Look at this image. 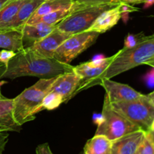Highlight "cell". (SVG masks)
<instances>
[{
	"label": "cell",
	"mask_w": 154,
	"mask_h": 154,
	"mask_svg": "<svg viewBox=\"0 0 154 154\" xmlns=\"http://www.w3.org/2000/svg\"><path fill=\"white\" fill-rule=\"evenodd\" d=\"M145 132L138 130L112 141L111 154H134L144 138Z\"/></svg>",
	"instance_id": "cell-13"
},
{
	"label": "cell",
	"mask_w": 154,
	"mask_h": 154,
	"mask_svg": "<svg viewBox=\"0 0 154 154\" xmlns=\"http://www.w3.org/2000/svg\"><path fill=\"white\" fill-rule=\"evenodd\" d=\"M113 109L137 125L144 132L150 130L154 119V105L147 95L132 101L111 103Z\"/></svg>",
	"instance_id": "cell-5"
},
{
	"label": "cell",
	"mask_w": 154,
	"mask_h": 154,
	"mask_svg": "<svg viewBox=\"0 0 154 154\" xmlns=\"http://www.w3.org/2000/svg\"><path fill=\"white\" fill-rule=\"evenodd\" d=\"M74 4L73 0H45L37 10L34 12L32 16L29 19L39 17L41 16L54 11L60 10L64 8H70Z\"/></svg>",
	"instance_id": "cell-20"
},
{
	"label": "cell",
	"mask_w": 154,
	"mask_h": 154,
	"mask_svg": "<svg viewBox=\"0 0 154 154\" xmlns=\"http://www.w3.org/2000/svg\"><path fill=\"white\" fill-rule=\"evenodd\" d=\"M137 152L139 154H154V144L147 132H145Z\"/></svg>",
	"instance_id": "cell-24"
},
{
	"label": "cell",
	"mask_w": 154,
	"mask_h": 154,
	"mask_svg": "<svg viewBox=\"0 0 154 154\" xmlns=\"http://www.w3.org/2000/svg\"><path fill=\"white\" fill-rule=\"evenodd\" d=\"M100 33L87 30L72 35L54 52L53 58L62 63L69 64L78 55L91 47Z\"/></svg>",
	"instance_id": "cell-7"
},
{
	"label": "cell",
	"mask_w": 154,
	"mask_h": 154,
	"mask_svg": "<svg viewBox=\"0 0 154 154\" xmlns=\"http://www.w3.org/2000/svg\"><path fill=\"white\" fill-rule=\"evenodd\" d=\"M145 65H148V66H151L152 68H154V58L153 60H150V61H147V63H145Z\"/></svg>",
	"instance_id": "cell-35"
},
{
	"label": "cell",
	"mask_w": 154,
	"mask_h": 154,
	"mask_svg": "<svg viewBox=\"0 0 154 154\" xmlns=\"http://www.w3.org/2000/svg\"><path fill=\"white\" fill-rule=\"evenodd\" d=\"M141 130V128L113 109L105 94L102 107V120L98 124L95 135H101L114 141L124 135ZM142 130V129H141Z\"/></svg>",
	"instance_id": "cell-4"
},
{
	"label": "cell",
	"mask_w": 154,
	"mask_h": 154,
	"mask_svg": "<svg viewBox=\"0 0 154 154\" xmlns=\"http://www.w3.org/2000/svg\"><path fill=\"white\" fill-rule=\"evenodd\" d=\"M63 102V99L60 96L52 93V92H48V94L45 96L42 102L41 111L42 110H53L54 108H57Z\"/></svg>",
	"instance_id": "cell-22"
},
{
	"label": "cell",
	"mask_w": 154,
	"mask_h": 154,
	"mask_svg": "<svg viewBox=\"0 0 154 154\" xmlns=\"http://www.w3.org/2000/svg\"><path fill=\"white\" fill-rule=\"evenodd\" d=\"M25 0H11L0 10V30L8 29L10 24Z\"/></svg>",
	"instance_id": "cell-19"
},
{
	"label": "cell",
	"mask_w": 154,
	"mask_h": 154,
	"mask_svg": "<svg viewBox=\"0 0 154 154\" xmlns=\"http://www.w3.org/2000/svg\"><path fill=\"white\" fill-rule=\"evenodd\" d=\"M36 154H53L51 151L50 146L48 143L42 144L36 147L35 150Z\"/></svg>",
	"instance_id": "cell-28"
},
{
	"label": "cell",
	"mask_w": 154,
	"mask_h": 154,
	"mask_svg": "<svg viewBox=\"0 0 154 154\" xmlns=\"http://www.w3.org/2000/svg\"><path fill=\"white\" fill-rule=\"evenodd\" d=\"M99 84L104 87L111 103L135 100L144 96L129 85L111 81L109 78H103Z\"/></svg>",
	"instance_id": "cell-9"
},
{
	"label": "cell",
	"mask_w": 154,
	"mask_h": 154,
	"mask_svg": "<svg viewBox=\"0 0 154 154\" xmlns=\"http://www.w3.org/2000/svg\"><path fill=\"white\" fill-rule=\"evenodd\" d=\"M144 80L148 87H154V68L144 75Z\"/></svg>",
	"instance_id": "cell-29"
},
{
	"label": "cell",
	"mask_w": 154,
	"mask_h": 154,
	"mask_svg": "<svg viewBox=\"0 0 154 154\" xmlns=\"http://www.w3.org/2000/svg\"><path fill=\"white\" fill-rule=\"evenodd\" d=\"M45 1V0H25L10 24L8 29L20 30Z\"/></svg>",
	"instance_id": "cell-16"
},
{
	"label": "cell",
	"mask_w": 154,
	"mask_h": 154,
	"mask_svg": "<svg viewBox=\"0 0 154 154\" xmlns=\"http://www.w3.org/2000/svg\"><path fill=\"white\" fill-rule=\"evenodd\" d=\"M117 0H75L72 5V11L83 7L102 4H119Z\"/></svg>",
	"instance_id": "cell-23"
},
{
	"label": "cell",
	"mask_w": 154,
	"mask_h": 154,
	"mask_svg": "<svg viewBox=\"0 0 154 154\" xmlns=\"http://www.w3.org/2000/svg\"><path fill=\"white\" fill-rule=\"evenodd\" d=\"M5 83H7V82H6V81H0V96H1V95H2V93H1V87H2V86L3 84H5Z\"/></svg>",
	"instance_id": "cell-36"
},
{
	"label": "cell",
	"mask_w": 154,
	"mask_h": 154,
	"mask_svg": "<svg viewBox=\"0 0 154 154\" xmlns=\"http://www.w3.org/2000/svg\"><path fill=\"white\" fill-rule=\"evenodd\" d=\"M81 154H84V152H82V153H81Z\"/></svg>",
	"instance_id": "cell-39"
},
{
	"label": "cell",
	"mask_w": 154,
	"mask_h": 154,
	"mask_svg": "<svg viewBox=\"0 0 154 154\" xmlns=\"http://www.w3.org/2000/svg\"><path fill=\"white\" fill-rule=\"evenodd\" d=\"M114 56L115 55L110 57H102L75 66L73 71L81 78V82L74 93V96L81 90L91 87L92 84L111 64L114 60Z\"/></svg>",
	"instance_id": "cell-8"
},
{
	"label": "cell",
	"mask_w": 154,
	"mask_h": 154,
	"mask_svg": "<svg viewBox=\"0 0 154 154\" xmlns=\"http://www.w3.org/2000/svg\"><path fill=\"white\" fill-rule=\"evenodd\" d=\"M10 1H11V0H0V10Z\"/></svg>",
	"instance_id": "cell-32"
},
{
	"label": "cell",
	"mask_w": 154,
	"mask_h": 154,
	"mask_svg": "<svg viewBox=\"0 0 154 154\" xmlns=\"http://www.w3.org/2000/svg\"><path fill=\"white\" fill-rule=\"evenodd\" d=\"M72 11V8H64L60 10L54 11L50 12L46 14L41 16L39 17L34 18V19H29L26 24H34L38 23H44L49 24V25L56 26L59 23L61 22L63 19L69 16Z\"/></svg>",
	"instance_id": "cell-21"
},
{
	"label": "cell",
	"mask_w": 154,
	"mask_h": 154,
	"mask_svg": "<svg viewBox=\"0 0 154 154\" xmlns=\"http://www.w3.org/2000/svg\"><path fill=\"white\" fill-rule=\"evenodd\" d=\"M134 154H139V153H138V152H136V153H134Z\"/></svg>",
	"instance_id": "cell-38"
},
{
	"label": "cell",
	"mask_w": 154,
	"mask_h": 154,
	"mask_svg": "<svg viewBox=\"0 0 154 154\" xmlns=\"http://www.w3.org/2000/svg\"><path fill=\"white\" fill-rule=\"evenodd\" d=\"M120 3H126L129 5H135L142 3L143 0H117Z\"/></svg>",
	"instance_id": "cell-30"
},
{
	"label": "cell",
	"mask_w": 154,
	"mask_h": 154,
	"mask_svg": "<svg viewBox=\"0 0 154 154\" xmlns=\"http://www.w3.org/2000/svg\"><path fill=\"white\" fill-rule=\"evenodd\" d=\"M142 3L144 4V8H149L154 4V0H143Z\"/></svg>",
	"instance_id": "cell-31"
},
{
	"label": "cell",
	"mask_w": 154,
	"mask_h": 154,
	"mask_svg": "<svg viewBox=\"0 0 154 154\" xmlns=\"http://www.w3.org/2000/svg\"><path fill=\"white\" fill-rule=\"evenodd\" d=\"M80 82L81 78L74 71L66 72L57 77L49 92L61 96L63 102H65L74 96Z\"/></svg>",
	"instance_id": "cell-11"
},
{
	"label": "cell",
	"mask_w": 154,
	"mask_h": 154,
	"mask_svg": "<svg viewBox=\"0 0 154 154\" xmlns=\"http://www.w3.org/2000/svg\"><path fill=\"white\" fill-rule=\"evenodd\" d=\"M147 133H148L149 136L150 137V138H151V140L153 141V144H154V131H151V130H149L147 131Z\"/></svg>",
	"instance_id": "cell-34"
},
{
	"label": "cell",
	"mask_w": 154,
	"mask_h": 154,
	"mask_svg": "<svg viewBox=\"0 0 154 154\" xmlns=\"http://www.w3.org/2000/svg\"><path fill=\"white\" fill-rule=\"evenodd\" d=\"M150 130L154 131V119H153V123H152V124H151V126H150Z\"/></svg>",
	"instance_id": "cell-37"
},
{
	"label": "cell",
	"mask_w": 154,
	"mask_h": 154,
	"mask_svg": "<svg viewBox=\"0 0 154 154\" xmlns=\"http://www.w3.org/2000/svg\"><path fill=\"white\" fill-rule=\"evenodd\" d=\"M0 48L15 52L24 49L20 30H0Z\"/></svg>",
	"instance_id": "cell-17"
},
{
	"label": "cell",
	"mask_w": 154,
	"mask_h": 154,
	"mask_svg": "<svg viewBox=\"0 0 154 154\" xmlns=\"http://www.w3.org/2000/svg\"><path fill=\"white\" fill-rule=\"evenodd\" d=\"M118 4H102L83 7L72 13L56 25V28L71 35L90 29L98 17Z\"/></svg>",
	"instance_id": "cell-6"
},
{
	"label": "cell",
	"mask_w": 154,
	"mask_h": 154,
	"mask_svg": "<svg viewBox=\"0 0 154 154\" xmlns=\"http://www.w3.org/2000/svg\"><path fill=\"white\" fill-rule=\"evenodd\" d=\"M56 78L57 77L41 78L14 99V118L18 125L22 126L35 118V114L41 111L44 98L50 91Z\"/></svg>",
	"instance_id": "cell-3"
},
{
	"label": "cell",
	"mask_w": 154,
	"mask_h": 154,
	"mask_svg": "<svg viewBox=\"0 0 154 154\" xmlns=\"http://www.w3.org/2000/svg\"><path fill=\"white\" fill-rule=\"evenodd\" d=\"M74 66L62 63L54 58H43L29 48L17 51L7 65H0V80L24 76L52 78L73 71Z\"/></svg>",
	"instance_id": "cell-1"
},
{
	"label": "cell",
	"mask_w": 154,
	"mask_h": 154,
	"mask_svg": "<svg viewBox=\"0 0 154 154\" xmlns=\"http://www.w3.org/2000/svg\"><path fill=\"white\" fill-rule=\"evenodd\" d=\"M112 141L107 137L95 135L84 147V154H111Z\"/></svg>",
	"instance_id": "cell-18"
},
{
	"label": "cell",
	"mask_w": 154,
	"mask_h": 154,
	"mask_svg": "<svg viewBox=\"0 0 154 154\" xmlns=\"http://www.w3.org/2000/svg\"><path fill=\"white\" fill-rule=\"evenodd\" d=\"M71 35L69 33L55 28L46 37L28 48L38 57L52 59L56 50Z\"/></svg>",
	"instance_id": "cell-10"
},
{
	"label": "cell",
	"mask_w": 154,
	"mask_h": 154,
	"mask_svg": "<svg viewBox=\"0 0 154 154\" xmlns=\"http://www.w3.org/2000/svg\"><path fill=\"white\" fill-rule=\"evenodd\" d=\"M56 26L44 23L34 24H25L20 30L22 33V42L23 48H28L38 42L51 32Z\"/></svg>",
	"instance_id": "cell-12"
},
{
	"label": "cell",
	"mask_w": 154,
	"mask_h": 154,
	"mask_svg": "<svg viewBox=\"0 0 154 154\" xmlns=\"http://www.w3.org/2000/svg\"><path fill=\"white\" fill-rule=\"evenodd\" d=\"M144 36L145 35H144V34L129 35L125 39L124 48H131V47L135 46L144 38Z\"/></svg>",
	"instance_id": "cell-25"
},
{
	"label": "cell",
	"mask_w": 154,
	"mask_h": 154,
	"mask_svg": "<svg viewBox=\"0 0 154 154\" xmlns=\"http://www.w3.org/2000/svg\"><path fill=\"white\" fill-rule=\"evenodd\" d=\"M17 52L9 50H2L0 51V63L2 65H7L8 62L16 55Z\"/></svg>",
	"instance_id": "cell-26"
},
{
	"label": "cell",
	"mask_w": 154,
	"mask_h": 154,
	"mask_svg": "<svg viewBox=\"0 0 154 154\" xmlns=\"http://www.w3.org/2000/svg\"><path fill=\"white\" fill-rule=\"evenodd\" d=\"M73 1H74V2H75V0H73Z\"/></svg>",
	"instance_id": "cell-40"
},
{
	"label": "cell",
	"mask_w": 154,
	"mask_h": 154,
	"mask_svg": "<svg viewBox=\"0 0 154 154\" xmlns=\"http://www.w3.org/2000/svg\"><path fill=\"white\" fill-rule=\"evenodd\" d=\"M122 15L123 14L120 9V3H119L115 7L102 12L95 20L89 30L97 32L100 34L105 32L111 29L119 22L122 17Z\"/></svg>",
	"instance_id": "cell-15"
},
{
	"label": "cell",
	"mask_w": 154,
	"mask_h": 154,
	"mask_svg": "<svg viewBox=\"0 0 154 154\" xmlns=\"http://www.w3.org/2000/svg\"><path fill=\"white\" fill-rule=\"evenodd\" d=\"M147 97H148L149 100L152 102V103L154 105V91L152 92L151 93H150L149 95H147Z\"/></svg>",
	"instance_id": "cell-33"
},
{
	"label": "cell",
	"mask_w": 154,
	"mask_h": 154,
	"mask_svg": "<svg viewBox=\"0 0 154 154\" xmlns=\"http://www.w3.org/2000/svg\"><path fill=\"white\" fill-rule=\"evenodd\" d=\"M14 99L0 96V129L5 131L19 132L22 126L14 118Z\"/></svg>",
	"instance_id": "cell-14"
},
{
	"label": "cell",
	"mask_w": 154,
	"mask_h": 154,
	"mask_svg": "<svg viewBox=\"0 0 154 154\" xmlns=\"http://www.w3.org/2000/svg\"><path fill=\"white\" fill-rule=\"evenodd\" d=\"M8 133L7 131L0 129V154H3L5 149L6 144L8 141Z\"/></svg>",
	"instance_id": "cell-27"
},
{
	"label": "cell",
	"mask_w": 154,
	"mask_h": 154,
	"mask_svg": "<svg viewBox=\"0 0 154 154\" xmlns=\"http://www.w3.org/2000/svg\"><path fill=\"white\" fill-rule=\"evenodd\" d=\"M154 58V34L144 36L135 46L123 48L114 56L108 67L92 84L91 87L99 84L103 78H112L123 72L145 64Z\"/></svg>",
	"instance_id": "cell-2"
}]
</instances>
